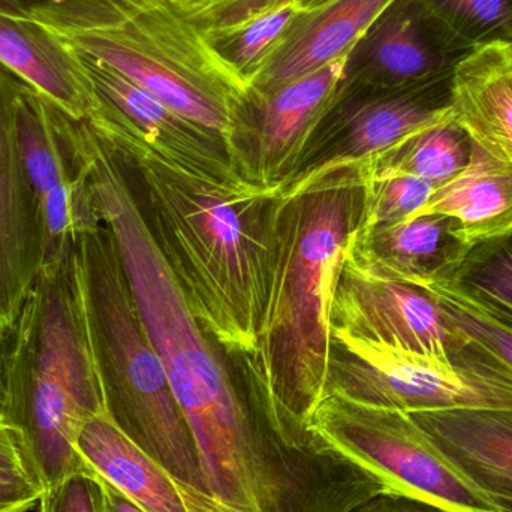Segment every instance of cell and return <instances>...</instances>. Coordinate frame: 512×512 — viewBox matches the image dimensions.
<instances>
[{
  "label": "cell",
  "instance_id": "e0dca14e",
  "mask_svg": "<svg viewBox=\"0 0 512 512\" xmlns=\"http://www.w3.org/2000/svg\"><path fill=\"white\" fill-rule=\"evenodd\" d=\"M409 415L496 511L512 512V409Z\"/></svg>",
  "mask_w": 512,
  "mask_h": 512
},
{
  "label": "cell",
  "instance_id": "d6a6232c",
  "mask_svg": "<svg viewBox=\"0 0 512 512\" xmlns=\"http://www.w3.org/2000/svg\"><path fill=\"white\" fill-rule=\"evenodd\" d=\"M72 0H0V14L6 17L32 20L35 15L59 8Z\"/></svg>",
  "mask_w": 512,
  "mask_h": 512
},
{
  "label": "cell",
  "instance_id": "8fae6325",
  "mask_svg": "<svg viewBox=\"0 0 512 512\" xmlns=\"http://www.w3.org/2000/svg\"><path fill=\"white\" fill-rule=\"evenodd\" d=\"M472 51L421 0H394L349 54L345 84L366 92L423 86L453 75Z\"/></svg>",
  "mask_w": 512,
  "mask_h": 512
},
{
  "label": "cell",
  "instance_id": "d4e9b609",
  "mask_svg": "<svg viewBox=\"0 0 512 512\" xmlns=\"http://www.w3.org/2000/svg\"><path fill=\"white\" fill-rule=\"evenodd\" d=\"M433 295L448 328L512 369V327L490 315L450 282L423 286Z\"/></svg>",
  "mask_w": 512,
  "mask_h": 512
},
{
  "label": "cell",
  "instance_id": "836d02e7",
  "mask_svg": "<svg viewBox=\"0 0 512 512\" xmlns=\"http://www.w3.org/2000/svg\"><path fill=\"white\" fill-rule=\"evenodd\" d=\"M104 481V480H102ZM105 499H107V512H144L134 504L131 499L126 498L119 490L114 489L110 484L105 483Z\"/></svg>",
  "mask_w": 512,
  "mask_h": 512
},
{
  "label": "cell",
  "instance_id": "7c38bea8",
  "mask_svg": "<svg viewBox=\"0 0 512 512\" xmlns=\"http://www.w3.org/2000/svg\"><path fill=\"white\" fill-rule=\"evenodd\" d=\"M21 80L0 65V340L14 327L42 268L41 210L18 143Z\"/></svg>",
  "mask_w": 512,
  "mask_h": 512
},
{
  "label": "cell",
  "instance_id": "d590c367",
  "mask_svg": "<svg viewBox=\"0 0 512 512\" xmlns=\"http://www.w3.org/2000/svg\"><path fill=\"white\" fill-rule=\"evenodd\" d=\"M322 2H325V0H304V6L306 8H313V6L319 5Z\"/></svg>",
  "mask_w": 512,
  "mask_h": 512
},
{
  "label": "cell",
  "instance_id": "9c48e42d",
  "mask_svg": "<svg viewBox=\"0 0 512 512\" xmlns=\"http://www.w3.org/2000/svg\"><path fill=\"white\" fill-rule=\"evenodd\" d=\"M15 117L27 179L41 210L42 268L50 267L71 258L78 236L101 221L66 132L65 113L21 81Z\"/></svg>",
  "mask_w": 512,
  "mask_h": 512
},
{
  "label": "cell",
  "instance_id": "277c9868",
  "mask_svg": "<svg viewBox=\"0 0 512 512\" xmlns=\"http://www.w3.org/2000/svg\"><path fill=\"white\" fill-rule=\"evenodd\" d=\"M75 271L90 351L110 420L185 489L194 512H216L197 442L132 298L113 234L83 231Z\"/></svg>",
  "mask_w": 512,
  "mask_h": 512
},
{
  "label": "cell",
  "instance_id": "4316f807",
  "mask_svg": "<svg viewBox=\"0 0 512 512\" xmlns=\"http://www.w3.org/2000/svg\"><path fill=\"white\" fill-rule=\"evenodd\" d=\"M435 189L432 183L418 177L370 180L367 174L361 230L397 224L412 218L432 197Z\"/></svg>",
  "mask_w": 512,
  "mask_h": 512
},
{
  "label": "cell",
  "instance_id": "f1b7e54d",
  "mask_svg": "<svg viewBox=\"0 0 512 512\" xmlns=\"http://www.w3.org/2000/svg\"><path fill=\"white\" fill-rule=\"evenodd\" d=\"M206 35L231 26L273 0H164Z\"/></svg>",
  "mask_w": 512,
  "mask_h": 512
},
{
  "label": "cell",
  "instance_id": "52a82bcc",
  "mask_svg": "<svg viewBox=\"0 0 512 512\" xmlns=\"http://www.w3.org/2000/svg\"><path fill=\"white\" fill-rule=\"evenodd\" d=\"M309 426L343 456L381 478L390 492L453 512H498L406 412L328 394Z\"/></svg>",
  "mask_w": 512,
  "mask_h": 512
},
{
  "label": "cell",
  "instance_id": "f546056e",
  "mask_svg": "<svg viewBox=\"0 0 512 512\" xmlns=\"http://www.w3.org/2000/svg\"><path fill=\"white\" fill-rule=\"evenodd\" d=\"M42 489L38 481L29 477L0 475V512H29L41 501Z\"/></svg>",
  "mask_w": 512,
  "mask_h": 512
},
{
  "label": "cell",
  "instance_id": "5b68a950",
  "mask_svg": "<svg viewBox=\"0 0 512 512\" xmlns=\"http://www.w3.org/2000/svg\"><path fill=\"white\" fill-rule=\"evenodd\" d=\"M30 21L215 132L233 156L249 86L206 33L164 0H72Z\"/></svg>",
  "mask_w": 512,
  "mask_h": 512
},
{
  "label": "cell",
  "instance_id": "44dd1931",
  "mask_svg": "<svg viewBox=\"0 0 512 512\" xmlns=\"http://www.w3.org/2000/svg\"><path fill=\"white\" fill-rule=\"evenodd\" d=\"M453 113L472 141L512 167V47L472 51L453 75Z\"/></svg>",
  "mask_w": 512,
  "mask_h": 512
},
{
  "label": "cell",
  "instance_id": "603a6c76",
  "mask_svg": "<svg viewBox=\"0 0 512 512\" xmlns=\"http://www.w3.org/2000/svg\"><path fill=\"white\" fill-rule=\"evenodd\" d=\"M304 11V0H273L231 26L209 33L207 38L251 89Z\"/></svg>",
  "mask_w": 512,
  "mask_h": 512
},
{
  "label": "cell",
  "instance_id": "ba28073f",
  "mask_svg": "<svg viewBox=\"0 0 512 512\" xmlns=\"http://www.w3.org/2000/svg\"><path fill=\"white\" fill-rule=\"evenodd\" d=\"M348 57L267 93L249 90L234 138V164L246 180L280 189L307 144L345 95Z\"/></svg>",
  "mask_w": 512,
  "mask_h": 512
},
{
  "label": "cell",
  "instance_id": "d6986e66",
  "mask_svg": "<svg viewBox=\"0 0 512 512\" xmlns=\"http://www.w3.org/2000/svg\"><path fill=\"white\" fill-rule=\"evenodd\" d=\"M77 450L96 475L144 512H194L173 475L135 445L107 412L83 424Z\"/></svg>",
  "mask_w": 512,
  "mask_h": 512
},
{
  "label": "cell",
  "instance_id": "1f68e13d",
  "mask_svg": "<svg viewBox=\"0 0 512 512\" xmlns=\"http://www.w3.org/2000/svg\"><path fill=\"white\" fill-rule=\"evenodd\" d=\"M348 512H453L432 502L394 492H382Z\"/></svg>",
  "mask_w": 512,
  "mask_h": 512
},
{
  "label": "cell",
  "instance_id": "ffe728a7",
  "mask_svg": "<svg viewBox=\"0 0 512 512\" xmlns=\"http://www.w3.org/2000/svg\"><path fill=\"white\" fill-rule=\"evenodd\" d=\"M444 215L459 225L469 249L512 233V167L472 141L471 159L433 191L412 218ZM409 218V219H412Z\"/></svg>",
  "mask_w": 512,
  "mask_h": 512
},
{
  "label": "cell",
  "instance_id": "83f0119b",
  "mask_svg": "<svg viewBox=\"0 0 512 512\" xmlns=\"http://www.w3.org/2000/svg\"><path fill=\"white\" fill-rule=\"evenodd\" d=\"M39 512H107L104 481L90 468L74 472L44 490Z\"/></svg>",
  "mask_w": 512,
  "mask_h": 512
},
{
  "label": "cell",
  "instance_id": "ac0fdd59",
  "mask_svg": "<svg viewBox=\"0 0 512 512\" xmlns=\"http://www.w3.org/2000/svg\"><path fill=\"white\" fill-rule=\"evenodd\" d=\"M0 65L72 119L98 107L77 53L42 24L0 14Z\"/></svg>",
  "mask_w": 512,
  "mask_h": 512
},
{
  "label": "cell",
  "instance_id": "30bf717a",
  "mask_svg": "<svg viewBox=\"0 0 512 512\" xmlns=\"http://www.w3.org/2000/svg\"><path fill=\"white\" fill-rule=\"evenodd\" d=\"M331 333L441 360L459 345L426 289L364 273L348 254L331 304Z\"/></svg>",
  "mask_w": 512,
  "mask_h": 512
},
{
  "label": "cell",
  "instance_id": "5bb4252c",
  "mask_svg": "<svg viewBox=\"0 0 512 512\" xmlns=\"http://www.w3.org/2000/svg\"><path fill=\"white\" fill-rule=\"evenodd\" d=\"M453 75L409 89L367 92L346 111L336 152L295 174L280 191L301 188L351 165L373 164L412 135L453 119Z\"/></svg>",
  "mask_w": 512,
  "mask_h": 512
},
{
  "label": "cell",
  "instance_id": "4dcf8cb0",
  "mask_svg": "<svg viewBox=\"0 0 512 512\" xmlns=\"http://www.w3.org/2000/svg\"><path fill=\"white\" fill-rule=\"evenodd\" d=\"M0 475L29 477L35 480L23 442L18 433L3 420L2 414H0Z\"/></svg>",
  "mask_w": 512,
  "mask_h": 512
},
{
  "label": "cell",
  "instance_id": "6da1fadb",
  "mask_svg": "<svg viewBox=\"0 0 512 512\" xmlns=\"http://www.w3.org/2000/svg\"><path fill=\"white\" fill-rule=\"evenodd\" d=\"M87 122L125 162L153 236L204 330L240 361L251 357L267 303L280 189L195 173L98 108Z\"/></svg>",
  "mask_w": 512,
  "mask_h": 512
},
{
  "label": "cell",
  "instance_id": "8992f818",
  "mask_svg": "<svg viewBox=\"0 0 512 512\" xmlns=\"http://www.w3.org/2000/svg\"><path fill=\"white\" fill-rule=\"evenodd\" d=\"M456 334V333H454ZM327 396L406 414L512 409V369L459 339L448 360L334 334Z\"/></svg>",
  "mask_w": 512,
  "mask_h": 512
},
{
  "label": "cell",
  "instance_id": "484cf974",
  "mask_svg": "<svg viewBox=\"0 0 512 512\" xmlns=\"http://www.w3.org/2000/svg\"><path fill=\"white\" fill-rule=\"evenodd\" d=\"M472 50L490 45L512 47V0H421Z\"/></svg>",
  "mask_w": 512,
  "mask_h": 512
},
{
  "label": "cell",
  "instance_id": "2e32d148",
  "mask_svg": "<svg viewBox=\"0 0 512 512\" xmlns=\"http://www.w3.org/2000/svg\"><path fill=\"white\" fill-rule=\"evenodd\" d=\"M394 0H325L298 15L252 92L267 93L346 59Z\"/></svg>",
  "mask_w": 512,
  "mask_h": 512
},
{
  "label": "cell",
  "instance_id": "4fadbf2b",
  "mask_svg": "<svg viewBox=\"0 0 512 512\" xmlns=\"http://www.w3.org/2000/svg\"><path fill=\"white\" fill-rule=\"evenodd\" d=\"M77 53L99 110L131 129L171 161L219 182H249L234 164L227 143L215 132L191 122L161 99L95 57Z\"/></svg>",
  "mask_w": 512,
  "mask_h": 512
},
{
  "label": "cell",
  "instance_id": "cb8c5ba5",
  "mask_svg": "<svg viewBox=\"0 0 512 512\" xmlns=\"http://www.w3.org/2000/svg\"><path fill=\"white\" fill-rule=\"evenodd\" d=\"M450 283L512 327V233L472 249Z\"/></svg>",
  "mask_w": 512,
  "mask_h": 512
},
{
  "label": "cell",
  "instance_id": "7a4b0ae2",
  "mask_svg": "<svg viewBox=\"0 0 512 512\" xmlns=\"http://www.w3.org/2000/svg\"><path fill=\"white\" fill-rule=\"evenodd\" d=\"M366 182V165H351L280 191L264 318L242 373L273 408L300 423L309 424L327 396L331 304L363 221Z\"/></svg>",
  "mask_w": 512,
  "mask_h": 512
},
{
  "label": "cell",
  "instance_id": "e575fe53",
  "mask_svg": "<svg viewBox=\"0 0 512 512\" xmlns=\"http://www.w3.org/2000/svg\"><path fill=\"white\" fill-rule=\"evenodd\" d=\"M3 405V369H2V358H0V414H2Z\"/></svg>",
  "mask_w": 512,
  "mask_h": 512
},
{
  "label": "cell",
  "instance_id": "7402d4cb",
  "mask_svg": "<svg viewBox=\"0 0 512 512\" xmlns=\"http://www.w3.org/2000/svg\"><path fill=\"white\" fill-rule=\"evenodd\" d=\"M472 138L456 119L412 135L387 155L366 165L370 180L418 177L435 188L445 185L468 165Z\"/></svg>",
  "mask_w": 512,
  "mask_h": 512
},
{
  "label": "cell",
  "instance_id": "9a60e30c",
  "mask_svg": "<svg viewBox=\"0 0 512 512\" xmlns=\"http://www.w3.org/2000/svg\"><path fill=\"white\" fill-rule=\"evenodd\" d=\"M469 252L454 219L424 215L397 224L358 228L348 259L364 273L423 288L453 280Z\"/></svg>",
  "mask_w": 512,
  "mask_h": 512
},
{
  "label": "cell",
  "instance_id": "3957f363",
  "mask_svg": "<svg viewBox=\"0 0 512 512\" xmlns=\"http://www.w3.org/2000/svg\"><path fill=\"white\" fill-rule=\"evenodd\" d=\"M0 343L2 417L20 436L33 477L45 490L89 468L77 450L78 433L105 412L74 255L42 268Z\"/></svg>",
  "mask_w": 512,
  "mask_h": 512
}]
</instances>
